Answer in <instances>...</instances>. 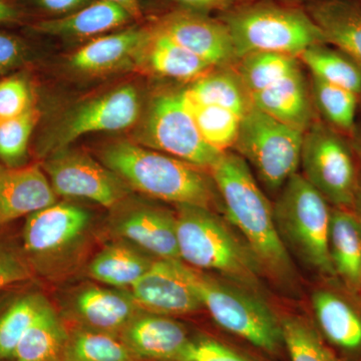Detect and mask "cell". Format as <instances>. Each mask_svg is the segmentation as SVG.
<instances>
[{
    "instance_id": "obj_33",
    "label": "cell",
    "mask_w": 361,
    "mask_h": 361,
    "mask_svg": "<svg viewBox=\"0 0 361 361\" xmlns=\"http://www.w3.org/2000/svg\"><path fill=\"white\" fill-rule=\"evenodd\" d=\"M185 97L194 122L207 144L222 153L231 151L238 135L242 116L220 106L196 103L186 94Z\"/></svg>"
},
{
    "instance_id": "obj_19",
    "label": "cell",
    "mask_w": 361,
    "mask_h": 361,
    "mask_svg": "<svg viewBox=\"0 0 361 361\" xmlns=\"http://www.w3.org/2000/svg\"><path fill=\"white\" fill-rule=\"evenodd\" d=\"M249 101L257 110L302 132L318 118L302 68L250 94Z\"/></svg>"
},
{
    "instance_id": "obj_1",
    "label": "cell",
    "mask_w": 361,
    "mask_h": 361,
    "mask_svg": "<svg viewBox=\"0 0 361 361\" xmlns=\"http://www.w3.org/2000/svg\"><path fill=\"white\" fill-rule=\"evenodd\" d=\"M209 173L226 219L245 240L264 277L281 288L295 286V268L278 234L272 204L247 161L234 151H226Z\"/></svg>"
},
{
    "instance_id": "obj_48",
    "label": "cell",
    "mask_w": 361,
    "mask_h": 361,
    "mask_svg": "<svg viewBox=\"0 0 361 361\" xmlns=\"http://www.w3.org/2000/svg\"><path fill=\"white\" fill-rule=\"evenodd\" d=\"M360 111H361V94H360Z\"/></svg>"
},
{
    "instance_id": "obj_34",
    "label": "cell",
    "mask_w": 361,
    "mask_h": 361,
    "mask_svg": "<svg viewBox=\"0 0 361 361\" xmlns=\"http://www.w3.org/2000/svg\"><path fill=\"white\" fill-rule=\"evenodd\" d=\"M65 361H137L118 337L87 329L70 332Z\"/></svg>"
},
{
    "instance_id": "obj_51",
    "label": "cell",
    "mask_w": 361,
    "mask_h": 361,
    "mask_svg": "<svg viewBox=\"0 0 361 361\" xmlns=\"http://www.w3.org/2000/svg\"><path fill=\"white\" fill-rule=\"evenodd\" d=\"M137 361H142V360H137Z\"/></svg>"
},
{
    "instance_id": "obj_20",
    "label": "cell",
    "mask_w": 361,
    "mask_h": 361,
    "mask_svg": "<svg viewBox=\"0 0 361 361\" xmlns=\"http://www.w3.org/2000/svg\"><path fill=\"white\" fill-rule=\"evenodd\" d=\"M73 310L82 329L118 337L142 310L130 291L87 286L75 296Z\"/></svg>"
},
{
    "instance_id": "obj_24",
    "label": "cell",
    "mask_w": 361,
    "mask_h": 361,
    "mask_svg": "<svg viewBox=\"0 0 361 361\" xmlns=\"http://www.w3.org/2000/svg\"><path fill=\"white\" fill-rule=\"evenodd\" d=\"M137 61L159 77L183 82H194L217 68L176 44L155 26L149 30L148 39Z\"/></svg>"
},
{
    "instance_id": "obj_26",
    "label": "cell",
    "mask_w": 361,
    "mask_h": 361,
    "mask_svg": "<svg viewBox=\"0 0 361 361\" xmlns=\"http://www.w3.org/2000/svg\"><path fill=\"white\" fill-rule=\"evenodd\" d=\"M129 242L104 247L89 265L92 279L116 289L130 288L148 271L156 258Z\"/></svg>"
},
{
    "instance_id": "obj_17",
    "label": "cell",
    "mask_w": 361,
    "mask_h": 361,
    "mask_svg": "<svg viewBox=\"0 0 361 361\" xmlns=\"http://www.w3.org/2000/svg\"><path fill=\"white\" fill-rule=\"evenodd\" d=\"M118 338L137 360L176 361L190 341L186 329L170 316L141 310Z\"/></svg>"
},
{
    "instance_id": "obj_43",
    "label": "cell",
    "mask_w": 361,
    "mask_h": 361,
    "mask_svg": "<svg viewBox=\"0 0 361 361\" xmlns=\"http://www.w3.org/2000/svg\"><path fill=\"white\" fill-rule=\"evenodd\" d=\"M39 8L52 13H66L82 6L85 0H32Z\"/></svg>"
},
{
    "instance_id": "obj_27",
    "label": "cell",
    "mask_w": 361,
    "mask_h": 361,
    "mask_svg": "<svg viewBox=\"0 0 361 361\" xmlns=\"http://www.w3.org/2000/svg\"><path fill=\"white\" fill-rule=\"evenodd\" d=\"M70 332L51 304L20 339L13 361H65Z\"/></svg>"
},
{
    "instance_id": "obj_11",
    "label": "cell",
    "mask_w": 361,
    "mask_h": 361,
    "mask_svg": "<svg viewBox=\"0 0 361 361\" xmlns=\"http://www.w3.org/2000/svg\"><path fill=\"white\" fill-rule=\"evenodd\" d=\"M44 171L59 196L87 199L106 208H116L127 197L129 186L118 175L80 152L59 151L45 161Z\"/></svg>"
},
{
    "instance_id": "obj_23",
    "label": "cell",
    "mask_w": 361,
    "mask_h": 361,
    "mask_svg": "<svg viewBox=\"0 0 361 361\" xmlns=\"http://www.w3.org/2000/svg\"><path fill=\"white\" fill-rule=\"evenodd\" d=\"M149 35L147 28L133 27L87 42L73 54L71 65L85 73H104L120 68L139 56Z\"/></svg>"
},
{
    "instance_id": "obj_32",
    "label": "cell",
    "mask_w": 361,
    "mask_h": 361,
    "mask_svg": "<svg viewBox=\"0 0 361 361\" xmlns=\"http://www.w3.org/2000/svg\"><path fill=\"white\" fill-rule=\"evenodd\" d=\"M300 68L298 58L274 52L246 54L235 66L248 97Z\"/></svg>"
},
{
    "instance_id": "obj_38",
    "label": "cell",
    "mask_w": 361,
    "mask_h": 361,
    "mask_svg": "<svg viewBox=\"0 0 361 361\" xmlns=\"http://www.w3.org/2000/svg\"><path fill=\"white\" fill-rule=\"evenodd\" d=\"M176 361H252L212 338H190Z\"/></svg>"
},
{
    "instance_id": "obj_22",
    "label": "cell",
    "mask_w": 361,
    "mask_h": 361,
    "mask_svg": "<svg viewBox=\"0 0 361 361\" xmlns=\"http://www.w3.org/2000/svg\"><path fill=\"white\" fill-rule=\"evenodd\" d=\"M306 13L327 44L341 49L361 68V4L357 0H308Z\"/></svg>"
},
{
    "instance_id": "obj_14",
    "label": "cell",
    "mask_w": 361,
    "mask_h": 361,
    "mask_svg": "<svg viewBox=\"0 0 361 361\" xmlns=\"http://www.w3.org/2000/svg\"><path fill=\"white\" fill-rule=\"evenodd\" d=\"M155 27L214 68L238 63L231 35L220 18L214 20L203 13L185 9L168 13Z\"/></svg>"
},
{
    "instance_id": "obj_44",
    "label": "cell",
    "mask_w": 361,
    "mask_h": 361,
    "mask_svg": "<svg viewBox=\"0 0 361 361\" xmlns=\"http://www.w3.org/2000/svg\"><path fill=\"white\" fill-rule=\"evenodd\" d=\"M110 1L111 4H115L116 6L122 7L128 13L130 14L132 18H141L142 11L140 6L139 0H106Z\"/></svg>"
},
{
    "instance_id": "obj_21",
    "label": "cell",
    "mask_w": 361,
    "mask_h": 361,
    "mask_svg": "<svg viewBox=\"0 0 361 361\" xmlns=\"http://www.w3.org/2000/svg\"><path fill=\"white\" fill-rule=\"evenodd\" d=\"M329 249L336 279L361 297V221L351 209L331 207Z\"/></svg>"
},
{
    "instance_id": "obj_50",
    "label": "cell",
    "mask_w": 361,
    "mask_h": 361,
    "mask_svg": "<svg viewBox=\"0 0 361 361\" xmlns=\"http://www.w3.org/2000/svg\"><path fill=\"white\" fill-rule=\"evenodd\" d=\"M0 361H8V360H0Z\"/></svg>"
},
{
    "instance_id": "obj_41",
    "label": "cell",
    "mask_w": 361,
    "mask_h": 361,
    "mask_svg": "<svg viewBox=\"0 0 361 361\" xmlns=\"http://www.w3.org/2000/svg\"><path fill=\"white\" fill-rule=\"evenodd\" d=\"M190 11L206 13V11H227L236 6L239 0H176Z\"/></svg>"
},
{
    "instance_id": "obj_49",
    "label": "cell",
    "mask_w": 361,
    "mask_h": 361,
    "mask_svg": "<svg viewBox=\"0 0 361 361\" xmlns=\"http://www.w3.org/2000/svg\"><path fill=\"white\" fill-rule=\"evenodd\" d=\"M357 1L361 4V0H357Z\"/></svg>"
},
{
    "instance_id": "obj_5",
    "label": "cell",
    "mask_w": 361,
    "mask_h": 361,
    "mask_svg": "<svg viewBox=\"0 0 361 361\" xmlns=\"http://www.w3.org/2000/svg\"><path fill=\"white\" fill-rule=\"evenodd\" d=\"M272 206L278 234L288 253L318 274L336 278L329 249L331 206L324 197L296 173Z\"/></svg>"
},
{
    "instance_id": "obj_7",
    "label": "cell",
    "mask_w": 361,
    "mask_h": 361,
    "mask_svg": "<svg viewBox=\"0 0 361 361\" xmlns=\"http://www.w3.org/2000/svg\"><path fill=\"white\" fill-rule=\"evenodd\" d=\"M303 134L251 106L231 151L247 161L269 193L277 195L300 167Z\"/></svg>"
},
{
    "instance_id": "obj_12",
    "label": "cell",
    "mask_w": 361,
    "mask_h": 361,
    "mask_svg": "<svg viewBox=\"0 0 361 361\" xmlns=\"http://www.w3.org/2000/svg\"><path fill=\"white\" fill-rule=\"evenodd\" d=\"M141 113L137 90L120 87L77 106L59 126L49 148L61 149L90 133L114 132L134 125Z\"/></svg>"
},
{
    "instance_id": "obj_37",
    "label": "cell",
    "mask_w": 361,
    "mask_h": 361,
    "mask_svg": "<svg viewBox=\"0 0 361 361\" xmlns=\"http://www.w3.org/2000/svg\"><path fill=\"white\" fill-rule=\"evenodd\" d=\"M33 106L35 92L25 75L14 73L0 80V118L23 115Z\"/></svg>"
},
{
    "instance_id": "obj_10",
    "label": "cell",
    "mask_w": 361,
    "mask_h": 361,
    "mask_svg": "<svg viewBox=\"0 0 361 361\" xmlns=\"http://www.w3.org/2000/svg\"><path fill=\"white\" fill-rule=\"evenodd\" d=\"M90 220L82 207L66 203H56L27 216L21 250L32 272L44 273L54 258L77 245Z\"/></svg>"
},
{
    "instance_id": "obj_35",
    "label": "cell",
    "mask_w": 361,
    "mask_h": 361,
    "mask_svg": "<svg viewBox=\"0 0 361 361\" xmlns=\"http://www.w3.org/2000/svg\"><path fill=\"white\" fill-rule=\"evenodd\" d=\"M281 326L290 361H338L310 320L301 316H286L281 319Z\"/></svg>"
},
{
    "instance_id": "obj_4",
    "label": "cell",
    "mask_w": 361,
    "mask_h": 361,
    "mask_svg": "<svg viewBox=\"0 0 361 361\" xmlns=\"http://www.w3.org/2000/svg\"><path fill=\"white\" fill-rule=\"evenodd\" d=\"M220 20L229 30L238 61L254 52L298 58L312 45L327 44L305 8L284 0H259L235 6Z\"/></svg>"
},
{
    "instance_id": "obj_39",
    "label": "cell",
    "mask_w": 361,
    "mask_h": 361,
    "mask_svg": "<svg viewBox=\"0 0 361 361\" xmlns=\"http://www.w3.org/2000/svg\"><path fill=\"white\" fill-rule=\"evenodd\" d=\"M32 268L21 249L0 241V290L32 277Z\"/></svg>"
},
{
    "instance_id": "obj_30",
    "label": "cell",
    "mask_w": 361,
    "mask_h": 361,
    "mask_svg": "<svg viewBox=\"0 0 361 361\" xmlns=\"http://www.w3.org/2000/svg\"><path fill=\"white\" fill-rule=\"evenodd\" d=\"M311 77L361 94L360 66L341 49L329 44L308 47L298 56Z\"/></svg>"
},
{
    "instance_id": "obj_40",
    "label": "cell",
    "mask_w": 361,
    "mask_h": 361,
    "mask_svg": "<svg viewBox=\"0 0 361 361\" xmlns=\"http://www.w3.org/2000/svg\"><path fill=\"white\" fill-rule=\"evenodd\" d=\"M26 40L13 33L0 32V75L25 66L32 56Z\"/></svg>"
},
{
    "instance_id": "obj_47",
    "label": "cell",
    "mask_w": 361,
    "mask_h": 361,
    "mask_svg": "<svg viewBox=\"0 0 361 361\" xmlns=\"http://www.w3.org/2000/svg\"><path fill=\"white\" fill-rule=\"evenodd\" d=\"M284 1L293 2V4H297V2L308 1V0H284Z\"/></svg>"
},
{
    "instance_id": "obj_6",
    "label": "cell",
    "mask_w": 361,
    "mask_h": 361,
    "mask_svg": "<svg viewBox=\"0 0 361 361\" xmlns=\"http://www.w3.org/2000/svg\"><path fill=\"white\" fill-rule=\"evenodd\" d=\"M202 306L223 329L270 355L283 348L281 319L257 292L185 264Z\"/></svg>"
},
{
    "instance_id": "obj_2",
    "label": "cell",
    "mask_w": 361,
    "mask_h": 361,
    "mask_svg": "<svg viewBox=\"0 0 361 361\" xmlns=\"http://www.w3.org/2000/svg\"><path fill=\"white\" fill-rule=\"evenodd\" d=\"M102 160L128 185L141 193L174 203L223 212L210 173L141 145L118 141L102 152Z\"/></svg>"
},
{
    "instance_id": "obj_45",
    "label": "cell",
    "mask_w": 361,
    "mask_h": 361,
    "mask_svg": "<svg viewBox=\"0 0 361 361\" xmlns=\"http://www.w3.org/2000/svg\"><path fill=\"white\" fill-rule=\"evenodd\" d=\"M349 140H350L351 147H353V152H355L356 160H357L361 172V118H357L355 130L349 137Z\"/></svg>"
},
{
    "instance_id": "obj_3",
    "label": "cell",
    "mask_w": 361,
    "mask_h": 361,
    "mask_svg": "<svg viewBox=\"0 0 361 361\" xmlns=\"http://www.w3.org/2000/svg\"><path fill=\"white\" fill-rule=\"evenodd\" d=\"M177 240L180 260L194 269L261 293L262 269L253 252L226 217L198 206L179 205Z\"/></svg>"
},
{
    "instance_id": "obj_29",
    "label": "cell",
    "mask_w": 361,
    "mask_h": 361,
    "mask_svg": "<svg viewBox=\"0 0 361 361\" xmlns=\"http://www.w3.org/2000/svg\"><path fill=\"white\" fill-rule=\"evenodd\" d=\"M310 87L317 118L332 129L350 137L357 122L360 94L311 75Z\"/></svg>"
},
{
    "instance_id": "obj_18",
    "label": "cell",
    "mask_w": 361,
    "mask_h": 361,
    "mask_svg": "<svg viewBox=\"0 0 361 361\" xmlns=\"http://www.w3.org/2000/svg\"><path fill=\"white\" fill-rule=\"evenodd\" d=\"M56 194L39 165L0 164V226L56 204Z\"/></svg>"
},
{
    "instance_id": "obj_42",
    "label": "cell",
    "mask_w": 361,
    "mask_h": 361,
    "mask_svg": "<svg viewBox=\"0 0 361 361\" xmlns=\"http://www.w3.org/2000/svg\"><path fill=\"white\" fill-rule=\"evenodd\" d=\"M25 20V13L11 0H0V25H20Z\"/></svg>"
},
{
    "instance_id": "obj_36",
    "label": "cell",
    "mask_w": 361,
    "mask_h": 361,
    "mask_svg": "<svg viewBox=\"0 0 361 361\" xmlns=\"http://www.w3.org/2000/svg\"><path fill=\"white\" fill-rule=\"evenodd\" d=\"M39 118L40 111L35 106L23 115L0 118V164L8 167L25 166L30 137Z\"/></svg>"
},
{
    "instance_id": "obj_15",
    "label": "cell",
    "mask_w": 361,
    "mask_h": 361,
    "mask_svg": "<svg viewBox=\"0 0 361 361\" xmlns=\"http://www.w3.org/2000/svg\"><path fill=\"white\" fill-rule=\"evenodd\" d=\"M111 232L156 259L180 260L176 213L161 207L137 205L118 211Z\"/></svg>"
},
{
    "instance_id": "obj_28",
    "label": "cell",
    "mask_w": 361,
    "mask_h": 361,
    "mask_svg": "<svg viewBox=\"0 0 361 361\" xmlns=\"http://www.w3.org/2000/svg\"><path fill=\"white\" fill-rule=\"evenodd\" d=\"M184 90L186 96L196 103L220 106L242 118L251 108L235 66L214 68Z\"/></svg>"
},
{
    "instance_id": "obj_31",
    "label": "cell",
    "mask_w": 361,
    "mask_h": 361,
    "mask_svg": "<svg viewBox=\"0 0 361 361\" xmlns=\"http://www.w3.org/2000/svg\"><path fill=\"white\" fill-rule=\"evenodd\" d=\"M49 301L37 292L23 294L0 312V360L13 361L14 351Z\"/></svg>"
},
{
    "instance_id": "obj_9",
    "label": "cell",
    "mask_w": 361,
    "mask_h": 361,
    "mask_svg": "<svg viewBox=\"0 0 361 361\" xmlns=\"http://www.w3.org/2000/svg\"><path fill=\"white\" fill-rule=\"evenodd\" d=\"M139 139L146 148L208 172L222 154L202 137L188 108L184 90H167L154 97Z\"/></svg>"
},
{
    "instance_id": "obj_25",
    "label": "cell",
    "mask_w": 361,
    "mask_h": 361,
    "mask_svg": "<svg viewBox=\"0 0 361 361\" xmlns=\"http://www.w3.org/2000/svg\"><path fill=\"white\" fill-rule=\"evenodd\" d=\"M122 7L106 0H97L63 18L37 21L30 30L42 35L66 37H90L115 30L130 20Z\"/></svg>"
},
{
    "instance_id": "obj_46",
    "label": "cell",
    "mask_w": 361,
    "mask_h": 361,
    "mask_svg": "<svg viewBox=\"0 0 361 361\" xmlns=\"http://www.w3.org/2000/svg\"><path fill=\"white\" fill-rule=\"evenodd\" d=\"M351 210L355 213V215L360 218L361 221V175L360 182H358L357 190H356L355 201H353V208Z\"/></svg>"
},
{
    "instance_id": "obj_8",
    "label": "cell",
    "mask_w": 361,
    "mask_h": 361,
    "mask_svg": "<svg viewBox=\"0 0 361 361\" xmlns=\"http://www.w3.org/2000/svg\"><path fill=\"white\" fill-rule=\"evenodd\" d=\"M300 167L330 206L353 208L361 172L348 137L317 118L304 132Z\"/></svg>"
},
{
    "instance_id": "obj_13",
    "label": "cell",
    "mask_w": 361,
    "mask_h": 361,
    "mask_svg": "<svg viewBox=\"0 0 361 361\" xmlns=\"http://www.w3.org/2000/svg\"><path fill=\"white\" fill-rule=\"evenodd\" d=\"M130 289L142 310L156 314L172 317L203 308L180 260L156 259Z\"/></svg>"
},
{
    "instance_id": "obj_16",
    "label": "cell",
    "mask_w": 361,
    "mask_h": 361,
    "mask_svg": "<svg viewBox=\"0 0 361 361\" xmlns=\"http://www.w3.org/2000/svg\"><path fill=\"white\" fill-rule=\"evenodd\" d=\"M360 297L336 288L317 289L311 296L320 334L338 353L353 360H361Z\"/></svg>"
}]
</instances>
